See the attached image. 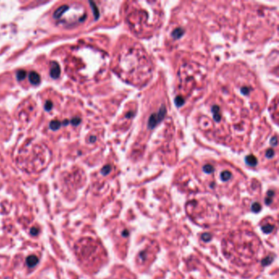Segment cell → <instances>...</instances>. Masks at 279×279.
Returning a JSON list of instances; mask_svg holds the SVG:
<instances>
[{
  "label": "cell",
  "mask_w": 279,
  "mask_h": 279,
  "mask_svg": "<svg viewBox=\"0 0 279 279\" xmlns=\"http://www.w3.org/2000/svg\"><path fill=\"white\" fill-rule=\"evenodd\" d=\"M165 114V107H163L162 109H161V110L158 112L157 114H154L152 116H151L150 120H149V123H148L150 128H154L155 126L156 125V124L161 120L162 117L164 116V115Z\"/></svg>",
  "instance_id": "cell-1"
},
{
  "label": "cell",
  "mask_w": 279,
  "mask_h": 279,
  "mask_svg": "<svg viewBox=\"0 0 279 279\" xmlns=\"http://www.w3.org/2000/svg\"><path fill=\"white\" fill-rule=\"evenodd\" d=\"M61 74V69L58 63L56 62H52L51 63V69H50V76L52 79H58Z\"/></svg>",
  "instance_id": "cell-2"
},
{
  "label": "cell",
  "mask_w": 279,
  "mask_h": 279,
  "mask_svg": "<svg viewBox=\"0 0 279 279\" xmlns=\"http://www.w3.org/2000/svg\"><path fill=\"white\" fill-rule=\"evenodd\" d=\"M29 81L33 85H38L40 83V76L35 71H31L29 74Z\"/></svg>",
  "instance_id": "cell-3"
},
{
  "label": "cell",
  "mask_w": 279,
  "mask_h": 279,
  "mask_svg": "<svg viewBox=\"0 0 279 279\" xmlns=\"http://www.w3.org/2000/svg\"><path fill=\"white\" fill-rule=\"evenodd\" d=\"M38 263H39V259L36 255H31L26 259V264L29 268H34Z\"/></svg>",
  "instance_id": "cell-4"
},
{
  "label": "cell",
  "mask_w": 279,
  "mask_h": 279,
  "mask_svg": "<svg viewBox=\"0 0 279 279\" xmlns=\"http://www.w3.org/2000/svg\"><path fill=\"white\" fill-rule=\"evenodd\" d=\"M69 9V6L68 5H62V6H61L60 7H58L55 11H54V13H53V16H54V18L56 19H58L60 17H62V15L66 12L67 10Z\"/></svg>",
  "instance_id": "cell-5"
},
{
  "label": "cell",
  "mask_w": 279,
  "mask_h": 279,
  "mask_svg": "<svg viewBox=\"0 0 279 279\" xmlns=\"http://www.w3.org/2000/svg\"><path fill=\"white\" fill-rule=\"evenodd\" d=\"M61 125H62V123L59 121V120H52V121L50 122V124H49V128H50L52 130L56 131V130L60 129Z\"/></svg>",
  "instance_id": "cell-6"
},
{
  "label": "cell",
  "mask_w": 279,
  "mask_h": 279,
  "mask_svg": "<svg viewBox=\"0 0 279 279\" xmlns=\"http://www.w3.org/2000/svg\"><path fill=\"white\" fill-rule=\"evenodd\" d=\"M246 162L249 165H251V166H255V165H257V159L253 156H246Z\"/></svg>",
  "instance_id": "cell-7"
},
{
  "label": "cell",
  "mask_w": 279,
  "mask_h": 279,
  "mask_svg": "<svg viewBox=\"0 0 279 279\" xmlns=\"http://www.w3.org/2000/svg\"><path fill=\"white\" fill-rule=\"evenodd\" d=\"M232 174L228 171H224V172L221 173L220 178L223 181H228L231 179Z\"/></svg>",
  "instance_id": "cell-8"
},
{
  "label": "cell",
  "mask_w": 279,
  "mask_h": 279,
  "mask_svg": "<svg viewBox=\"0 0 279 279\" xmlns=\"http://www.w3.org/2000/svg\"><path fill=\"white\" fill-rule=\"evenodd\" d=\"M26 76V73L25 70H18L17 72H16V79L18 80H23Z\"/></svg>",
  "instance_id": "cell-9"
},
{
  "label": "cell",
  "mask_w": 279,
  "mask_h": 279,
  "mask_svg": "<svg viewBox=\"0 0 279 279\" xmlns=\"http://www.w3.org/2000/svg\"><path fill=\"white\" fill-rule=\"evenodd\" d=\"M89 4L91 5V7H92V10L93 11V14H94V16H95V19L98 18V16H99V11L98 10V8L96 7V5L94 3H92V2H89Z\"/></svg>",
  "instance_id": "cell-10"
},
{
  "label": "cell",
  "mask_w": 279,
  "mask_h": 279,
  "mask_svg": "<svg viewBox=\"0 0 279 279\" xmlns=\"http://www.w3.org/2000/svg\"><path fill=\"white\" fill-rule=\"evenodd\" d=\"M203 171L206 174H211L214 171V167L211 165H206L203 167Z\"/></svg>",
  "instance_id": "cell-11"
},
{
  "label": "cell",
  "mask_w": 279,
  "mask_h": 279,
  "mask_svg": "<svg viewBox=\"0 0 279 279\" xmlns=\"http://www.w3.org/2000/svg\"><path fill=\"white\" fill-rule=\"evenodd\" d=\"M273 229V226H272V225H269V224H268V225H265V226H263V227H262V230L265 232H267V233L270 232H272Z\"/></svg>",
  "instance_id": "cell-12"
},
{
  "label": "cell",
  "mask_w": 279,
  "mask_h": 279,
  "mask_svg": "<svg viewBox=\"0 0 279 279\" xmlns=\"http://www.w3.org/2000/svg\"><path fill=\"white\" fill-rule=\"evenodd\" d=\"M110 165H106V166H104L102 169V174H103V175H107L108 174L110 171Z\"/></svg>",
  "instance_id": "cell-13"
},
{
  "label": "cell",
  "mask_w": 279,
  "mask_h": 279,
  "mask_svg": "<svg viewBox=\"0 0 279 279\" xmlns=\"http://www.w3.org/2000/svg\"><path fill=\"white\" fill-rule=\"evenodd\" d=\"M52 103L51 101H47L44 105V109L47 111H49V110H52Z\"/></svg>",
  "instance_id": "cell-14"
},
{
  "label": "cell",
  "mask_w": 279,
  "mask_h": 279,
  "mask_svg": "<svg viewBox=\"0 0 279 279\" xmlns=\"http://www.w3.org/2000/svg\"><path fill=\"white\" fill-rule=\"evenodd\" d=\"M81 122L80 118L79 117H75L73 118L71 120H70V123H71V125H75V126H77V125H80V123Z\"/></svg>",
  "instance_id": "cell-15"
},
{
  "label": "cell",
  "mask_w": 279,
  "mask_h": 279,
  "mask_svg": "<svg viewBox=\"0 0 279 279\" xmlns=\"http://www.w3.org/2000/svg\"><path fill=\"white\" fill-rule=\"evenodd\" d=\"M182 34H183V30L181 29H177L176 30L174 31L173 36L174 37V38H179Z\"/></svg>",
  "instance_id": "cell-16"
},
{
  "label": "cell",
  "mask_w": 279,
  "mask_h": 279,
  "mask_svg": "<svg viewBox=\"0 0 279 279\" xmlns=\"http://www.w3.org/2000/svg\"><path fill=\"white\" fill-rule=\"evenodd\" d=\"M39 228L34 227V228H32L31 229H30V234H31L32 236H37L38 234H39Z\"/></svg>",
  "instance_id": "cell-17"
},
{
  "label": "cell",
  "mask_w": 279,
  "mask_h": 279,
  "mask_svg": "<svg viewBox=\"0 0 279 279\" xmlns=\"http://www.w3.org/2000/svg\"><path fill=\"white\" fill-rule=\"evenodd\" d=\"M175 103H176L177 106H178V107H179V106H181V105H183V104H184V101L181 98L178 97V98H176V99H175Z\"/></svg>",
  "instance_id": "cell-18"
},
{
  "label": "cell",
  "mask_w": 279,
  "mask_h": 279,
  "mask_svg": "<svg viewBox=\"0 0 279 279\" xmlns=\"http://www.w3.org/2000/svg\"><path fill=\"white\" fill-rule=\"evenodd\" d=\"M252 209H253L255 212H258V211L260 209V205L258 204V203H255L253 205V207H252Z\"/></svg>",
  "instance_id": "cell-19"
},
{
  "label": "cell",
  "mask_w": 279,
  "mask_h": 279,
  "mask_svg": "<svg viewBox=\"0 0 279 279\" xmlns=\"http://www.w3.org/2000/svg\"><path fill=\"white\" fill-rule=\"evenodd\" d=\"M273 155H274V151L272 150V149H269V150L268 151V152L266 153V156H267L268 158L273 157Z\"/></svg>",
  "instance_id": "cell-20"
},
{
  "label": "cell",
  "mask_w": 279,
  "mask_h": 279,
  "mask_svg": "<svg viewBox=\"0 0 279 279\" xmlns=\"http://www.w3.org/2000/svg\"><path fill=\"white\" fill-rule=\"evenodd\" d=\"M96 140V137H91V138H90V142H94Z\"/></svg>",
  "instance_id": "cell-21"
},
{
  "label": "cell",
  "mask_w": 279,
  "mask_h": 279,
  "mask_svg": "<svg viewBox=\"0 0 279 279\" xmlns=\"http://www.w3.org/2000/svg\"><path fill=\"white\" fill-rule=\"evenodd\" d=\"M68 123H69V121H68V120H64V121L62 122V125H67V124H68Z\"/></svg>",
  "instance_id": "cell-22"
}]
</instances>
